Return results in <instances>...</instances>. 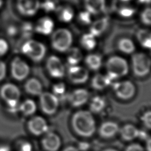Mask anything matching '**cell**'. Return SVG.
<instances>
[{
	"instance_id": "cell-10",
	"label": "cell",
	"mask_w": 151,
	"mask_h": 151,
	"mask_svg": "<svg viewBox=\"0 0 151 151\" xmlns=\"http://www.w3.org/2000/svg\"><path fill=\"white\" fill-rule=\"evenodd\" d=\"M27 127L29 132L36 136L42 135L48 131L47 123L41 116H34L32 117L28 122Z\"/></svg>"
},
{
	"instance_id": "cell-44",
	"label": "cell",
	"mask_w": 151,
	"mask_h": 151,
	"mask_svg": "<svg viewBox=\"0 0 151 151\" xmlns=\"http://www.w3.org/2000/svg\"><path fill=\"white\" fill-rule=\"evenodd\" d=\"M140 3L142 4H149L150 2V0H138Z\"/></svg>"
},
{
	"instance_id": "cell-43",
	"label": "cell",
	"mask_w": 151,
	"mask_h": 151,
	"mask_svg": "<svg viewBox=\"0 0 151 151\" xmlns=\"http://www.w3.org/2000/svg\"><path fill=\"white\" fill-rule=\"evenodd\" d=\"M147 147H146V149L147 150V151H150V139H149L147 140Z\"/></svg>"
},
{
	"instance_id": "cell-19",
	"label": "cell",
	"mask_w": 151,
	"mask_h": 151,
	"mask_svg": "<svg viewBox=\"0 0 151 151\" xmlns=\"http://www.w3.org/2000/svg\"><path fill=\"white\" fill-rule=\"evenodd\" d=\"M27 93L34 95L39 96L42 93V87L41 83L35 78H29L27 81L24 86Z\"/></svg>"
},
{
	"instance_id": "cell-39",
	"label": "cell",
	"mask_w": 151,
	"mask_h": 151,
	"mask_svg": "<svg viewBox=\"0 0 151 151\" xmlns=\"http://www.w3.org/2000/svg\"><path fill=\"white\" fill-rule=\"evenodd\" d=\"M18 151H32V146L28 142H22L18 146Z\"/></svg>"
},
{
	"instance_id": "cell-6",
	"label": "cell",
	"mask_w": 151,
	"mask_h": 151,
	"mask_svg": "<svg viewBox=\"0 0 151 151\" xmlns=\"http://www.w3.org/2000/svg\"><path fill=\"white\" fill-rule=\"evenodd\" d=\"M132 68L134 74L138 77H143L148 74L150 67V60L142 52L136 53L132 58Z\"/></svg>"
},
{
	"instance_id": "cell-42",
	"label": "cell",
	"mask_w": 151,
	"mask_h": 151,
	"mask_svg": "<svg viewBox=\"0 0 151 151\" xmlns=\"http://www.w3.org/2000/svg\"><path fill=\"white\" fill-rule=\"evenodd\" d=\"M0 151H10V148L8 146L2 145L0 146Z\"/></svg>"
},
{
	"instance_id": "cell-21",
	"label": "cell",
	"mask_w": 151,
	"mask_h": 151,
	"mask_svg": "<svg viewBox=\"0 0 151 151\" xmlns=\"http://www.w3.org/2000/svg\"><path fill=\"white\" fill-rule=\"evenodd\" d=\"M108 18H102L94 22L90 28V34L94 37L100 35L107 28L108 26Z\"/></svg>"
},
{
	"instance_id": "cell-26",
	"label": "cell",
	"mask_w": 151,
	"mask_h": 151,
	"mask_svg": "<svg viewBox=\"0 0 151 151\" xmlns=\"http://www.w3.org/2000/svg\"><path fill=\"white\" fill-rule=\"evenodd\" d=\"M37 109L35 103L31 100L27 99L25 100L22 103L19 105L18 110L21 111L22 114L25 116H30L33 114Z\"/></svg>"
},
{
	"instance_id": "cell-7",
	"label": "cell",
	"mask_w": 151,
	"mask_h": 151,
	"mask_svg": "<svg viewBox=\"0 0 151 151\" xmlns=\"http://www.w3.org/2000/svg\"><path fill=\"white\" fill-rule=\"evenodd\" d=\"M40 104L43 113L47 115H52L57 110L58 100L55 95L45 92L40 95Z\"/></svg>"
},
{
	"instance_id": "cell-27",
	"label": "cell",
	"mask_w": 151,
	"mask_h": 151,
	"mask_svg": "<svg viewBox=\"0 0 151 151\" xmlns=\"http://www.w3.org/2000/svg\"><path fill=\"white\" fill-rule=\"evenodd\" d=\"M86 64L89 68L93 70H97L101 65V58L97 54H90L85 60Z\"/></svg>"
},
{
	"instance_id": "cell-8",
	"label": "cell",
	"mask_w": 151,
	"mask_h": 151,
	"mask_svg": "<svg viewBox=\"0 0 151 151\" xmlns=\"http://www.w3.org/2000/svg\"><path fill=\"white\" fill-rule=\"evenodd\" d=\"M29 67L19 57L14 58L11 64V73L12 77L18 81L24 80L29 74Z\"/></svg>"
},
{
	"instance_id": "cell-45",
	"label": "cell",
	"mask_w": 151,
	"mask_h": 151,
	"mask_svg": "<svg viewBox=\"0 0 151 151\" xmlns=\"http://www.w3.org/2000/svg\"><path fill=\"white\" fill-rule=\"evenodd\" d=\"M103 151H118V150L115 149H113V148H107V149H105L104 150H103Z\"/></svg>"
},
{
	"instance_id": "cell-37",
	"label": "cell",
	"mask_w": 151,
	"mask_h": 151,
	"mask_svg": "<svg viewBox=\"0 0 151 151\" xmlns=\"http://www.w3.org/2000/svg\"><path fill=\"white\" fill-rule=\"evenodd\" d=\"M9 45L7 41L3 39L0 38V57L4 55L8 51Z\"/></svg>"
},
{
	"instance_id": "cell-47",
	"label": "cell",
	"mask_w": 151,
	"mask_h": 151,
	"mask_svg": "<svg viewBox=\"0 0 151 151\" xmlns=\"http://www.w3.org/2000/svg\"><path fill=\"white\" fill-rule=\"evenodd\" d=\"M121 1H122V2H128V1H129L130 0H120Z\"/></svg>"
},
{
	"instance_id": "cell-46",
	"label": "cell",
	"mask_w": 151,
	"mask_h": 151,
	"mask_svg": "<svg viewBox=\"0 0 151 151\" xmlns=\"http://www.w3.org/2000/svg\"><path fill=\"white\" fill-rule=\"evenodd\" d=\"M3 5V0H0V8Z\"/></svg>"
},
{
	"instance_id": "cell-11",
	"label": "cell",
	"mask_w": 151,
	"mask_h": 151,
	"mask_svg": "<svg viewBox=\"0 0 151 151\" xmlns=\"http://www.w3.org/2000/svg\"><path fill=\"white\" fill-rule=\"evenodd\" d=\"M41 145L45 151H58L61 147V140L57 133L48 132L43 136Z\"/></svg>"
},
{
	"instance_id": "cell-17",
	"label": "cell",
	"mask_w": 151,
	"mask_h": 151,
	"mask_svg": "<svg viewBox=\"0 0 151 151\" xmlns=\"http://www.w3.org/2000/svg\"><path fill=\"white\" fill-rule=\"evenodd\" d=\"M119 133L123 140L132 141L138 137L139 130L134 125L127 124L119 129Z\"/></svg>"
},
{
	"instance_id": "cell-35",
	"label": "cell",
	"mask_w": 151,
	"mask_h": 151,
	"mask_svg": "<svg viewBox=\"0 0 151 151\" xmlns=\"http://www.w3.org/2000/svg\"><path fill=\"white\" fill-rule=\"evenodd\" d=\"M52 90L55 95L62 96L65 91V86L64 83H59L54 85L52 87Z\"/></svg>"
},
{
	"instance_id": "cell-13",
	"label": "cell",
	"mask_w": 151,
	"mask_h": 151,
	"mask_svg": "<svg viewBox=\"0 0 151 151\" xmlns=\"http://www.w3.org/2000/svg\"><path fill=\"white\" fill-rule=\"evenodd\" d=\"M40 6L39 0H18L17 1L19 12L25 16H32L35 14Z\"/></svg>"
},
{
	"instance_id": "cell-33",
	"label": "cell",
	"mask_w": 151,
	"mask_h": 151,
	"mask_svg": "<svg viewBox=\"0 0 151 151\" xmlns=\"http://www.w3.org/2000/svg\"><path fill=\"white\" fill-rule=\"evenodd\" d=\"M118 12L123 17H129L133 15L135 11L133 8L129 6H122L119 8Z\"/></svg>"
},
{
	"instance_id": "cell-20",
	"label": "cell",
	"mask_w": 151,
	"mask_h": 151,
	"mask_svg": "<svg viewBox=\"0 0 151 151\" xmlns=\"http://www.w3.org/2000/svg\"><path fill=\"white\" fill-rule=\"evenodd\" d=\"M87 11L92 14H98L104 11L105 0H85Z\"/></svg>"
},
{
	"instance_id": "cell-30",
	"label": "cell",
	"mask_w": 151,
	"mask_h": 151,
	"mask_svg": "<svg viewBox=\"0 0 151 151\" xmlns=\"http://www.w3.org/2000/svg\"><path fill=\"white\" fill-rule=\"evenodd\" d=\"M80 42L82 47L87 50H93L96 45L94 37L90 33L84 34L81 38Z\"/></svg>"
},
{
	"instance_id": "cell-3",
	"label": "cell",
	"mask_w": 151,
	"mask_h": 151,
	"mask_svg": "<svg viewBox=\"0 0 151 151\" xmlns=\"http://www.w3.org/2000/svg\"><path fill=\"white\" fill-rule=\"evenodd\" d=\"M107 76L112 81L127 74L128 72V64L126 61L118 56L110 57L106 63Z\"/></svg>"
},
{
	"instance_id": "cell-5",
	"label": "cell",
	"mask_w": 151,
	"mask_h": 151,
	"mask_svg": "<svg viewBox=\"0 0 151 151\" xmlns=\"http://www.w3.org/2000/svg\"><path fill=\"white\" fill-rule=\"evenodd\" d=\"M21 51L24 54L35 62L40 61L45 56V45L35 40H28L22 45Z\"/></svg>"
},
{
	"instance_id": "cell-25",
	"label": "cell",
	"mask_w": 151,
	"mask_h": 151,
	"mask_svg": "<svg viewBox=\"0 0 151 151\" xmlns=\"http://www.w3.org/2000/svg\"><path fill=\"white\" fill-rule=\"evenodd\" d=\"M137 38L140 45L150 49L151 47V34L149 30L142 29L137 32Z\"/></svg>"
},
{
	"instance_id": "cell-29",
	"label": "cell",
	"mask_w": 151,
	"mask_h": 151,
	"mask_svg": "<svg viewBox=\"0 0 151 151\" xmlns=\"http://www.w3.org/2000/svg\"><path fill=\"white\" fill-rule=\"evenodd\" d=\"M118 48L122 52L124 53L131 54L134 51L135 46L133 42L130 39L124 38L119 41Z\"/></svg>"
},
{
	"instance_id": "cell-14",
	"label": "cell",
	"mask_w": 151,
	"mask_h": 151,
	"mask_svg": "<svg viewBox=\"0 0 151 151\" xmlns=\"http://www.w3.org/2000/svg\"><path fill=\"white\" fill-rule=\"evenodd\" d=\"M68 77L73 83L81 84L85 83L88 78V71L80 66H71L68 70Z\"/></svg>"
},
{
	"instance_id": "cell-24",
	"label": "cell",
	"mask_w": 151,
	"mask_h": 151,
	"mask_svg": "<svg viewBox=\"0 0 151 151\" xmlns=\"http://www.w3.org/2000/svg\"><path fill=\"white\" fill-rule=\"evenodd\" d=\"M58 19L64 22H68L72 20L74 17V11L70 6L60 7L57 9Z\"/></svg>"
},
{
	"instance_id": "cell-22",
	"label": "cell",
	"mask_w": 151,
	"mask_h": 151,
	"mask_svg": "<svg viewBox=\"0 0 151 151\" xmlns=\"http://www.w3.org/2000/svg\"><path fill=\"white\" fill-rule=\"evenodd\" d=\"M111 83V80L107 76L98 74L93 78L91 86L96 90H102L109 86Z\"/></svg>"
},
{
	"instance_id": "cell-38",
	"label": "cell",
	"mask_w": 151,
	"mask_h": 151,
	"mask_svg": "<svg viewBox=\"0 0 151 151\" xmlns=\"http://www.w3.org/2000/svg\"><path fill=\"white\" fill-rule=\"evenodd\" d=\"M125 151H144V148L140 144L133 143L127 146Z\"/></svg>"
},
{
	"instance_id": "cell-4",
	"label": "cell",
	"mask_w": 151,
	"mask_h": 151,
	"mask_svg": "<svg viewBox=\"0 0 151 151\" xmlns=\"http://www.w3.org/2000/svg\"><path fill=\"white\" fill-rule=\"evenodd\" d=\"M71 33L67 29H57L52 35L51 44L54 49L60 52L67 51L72 44Z\"/></svg>"
},
{
	"instance_id": "cell-16",
	"label": "cell",
	"mask_w": 151,
	"mask_h": 151,
	"mask_svg": "<svg viewBox=\"0 0 151 151\" xmlns=\"http://www.w3.org/2000/svg\"><path fill=\"white\" fill-rule=\"evenodd\" d=\"M88 96V93L86 90L83 88L77 89L70 94L69 100L73 106L78 107L87 102Z\"/></svg>"
},
{
	"instance_id": "cell-40",
	"label": "cell",
	"mask_w": 151,
	"mask_h": 151,
	"mask_svg": "<svg viewBox=\"0 0 151 151\" xmlns=\"http://www.w3.org/2000/svg\"><path fill=\"white\" fill-rule=\"evenodd\" d=\"M6 74V65L5 62L0 60V81L5 77Z\"/></svg>"
},
{
	"instance_id": "cell-15",
	"label": "cell",
	"mask_w": 151,
	"mask_h": 151,
	"mask_svg": "<svg viewBox=\"0 0 151 151\" xmlns=\"http://www.w3.org/2000/svg\"><path fill=\"white\" fill-rule=\"evenodd\" d=\"M119 131L118 124L113 122L108 121L103 123L99 129V135L103 139H111L114 137Z\"/></svg>"
},
{
	"instance_id": "cell-32",
	"label": "cell",
	"mask_w": 151,
	"mask_h": 151,
	"mask_svg": "<svg viewBox=\"0 0 151 151\" xmlns=\"http://www.w3.org/2000/svg\"><path fill=\"white\" fill-rule=\"evenodd\" d=\"M141 20L143 23L150 25L151 23V10L150 8H146L141 14Z\"/></svg>"
},
{
	"instance_id": "cell-41",
	"label": "cell",
	"mask_w": 151,
	"mask_h": 151,
	"mask_svg": "<svg viewBox=\"0 0 151 151\" xmlns=\"http://www.w3.org/2000/svg\"><path fill=\"white\" fill-rule=\"evenodd\" d=\"M62 151H79L77 147L74 146H68L65 147Z\"/></svg>"
},
{
	"instance_id": "cell-36",
	"label": "cell",
	"mask_w": 151,
	"mask_h": 151,
	"mask_svg": "<svg viewBox=\"0 0 151 151\" xmlns=\"http://www.w3.org/2000/svg\"><path fill=\"white\" fill-rule=\"evenodd\" d=\"M142 121L143 122L145 126L150 129L151 127V113L150 111L146 112L142 117Z\"/></svg>"
},
{
	"instance_id": "cell-9",
	"label": "cell",
	"mask_w": 151,
	"mask_h": 151,
	"mask_svg": "<svg viewBox=\"0 0 151 151\" xmlns=\"http://www.w3.org/2000/svg\"><path fill=\"white\" fill-rule=\"evenodd\" d=\"M113 90L116 96L123 100L132 98L135 93V87L129 81L115 83L113 85Z\"/></svg>"
},
{
	"instance_id": "cell-28",
	"label": "cell",
	"mask_w": 151,
	"mask_h": 151,
	"mask_svg": "<svg viewBox=\"0 0 151 151\" xmlns=\"http://www.w3.org/2000/svg\"><path fill=\"white\" fill-rule=\"evenodd\" d=\"M105 105L106 102L103 97L100 96H96L92 99L90 103V109L91 112L98 113L103 110Z\"/></svg>"
},
{
	"instance_id": "cell-2",
	"label": "cell",
	"mask_w": 151,
	"mask_h": 151,
	"mask_svg": "<svg viewBox=\"0 0 151 151\" xmlns=\"http://www.w3.org/2000/svg\"><path fill=\"white\" fill-rule=\"evenodd\" d=\"M0 95L9 108V110L15 112L18 110L21 92L18 87L12 83L4 84L0 90Z\"/></svg>"
},
{
	"instance_id": "cell-23",
	"label": "cell",
	"mask_w": 151,
	"mask_h": 151,
	"mask_svg": "<svg viewBox=\"0 0 151 151\" xmlns=\"http://www.w3.org/2000/svg\"><path fill=\"white\" fill-rule=\"evenodd\" d=\"M67 53V61L71 66L76 65L82 59L83 55L79 48L77 47L70 48Z\"/></svg>"
},
{
	"instance_id": "cell-31",
	"label": "cell",
	"mask_w": 151,
	"mask_h": 151,
	"mask_svg": "<svg viewBox=\"0 0 151 151\" xmlns=\"http://www.w3.org/2000/svg\"><path fill=\"white\" fill-rule=\"evenodd\" d=\"M45 11L49 12L52 11L57 8V3L53 0H46L40 6Z\"/></svg>"
},
{
	"instance_id": "cell-12",
	"label": "cell",
	"mask_w": 151,
	"mask_h": 151,
	"mask_svg": "<svg viewBox=\"0 0 151 151\" xmlns=\"http://www.w3.org/2000/svg\"><path fill=\"white\" fill-rule=\"evenodd\" d=\"M47 68L50 76L54 78H62L65 74L64 66L60 58L50 56L47 61Z\"/></svg>"
},
{
	"instance_id": "cell-34",
	"label": "cell",
	"mask_w": 151,
	"mask_h": 151,
	"mask_svg": "<svg viewBox=\"0 0 151 151\" xmlns=\"http://www.w3.org/2000/svg\"><path fill=\"white\" fill-rule=\"evenodd\" d=\"M90 14L87 11L81 12L78 15L79 21L84 24H89L91 21Z\"/></svg>"
},
{
	"instance_id": "cell-1",
	"label": "cell",
	"mask_w": 151,
	"mask_h": 151,
	"mask_svg": "<svg viewBox=\"0 0 151 151\" xmlns=\"http://www.w3.org/2000/svg\"><path fill=\"white\" fill-rule=\"evenodd\" d=\"M71 126L78 136L86 138L93 136L96 130L93 116L90 112L85 110H80L74 114L71 119Z\"/></svg>"
},
{
	"instance_id": "cell-18",
	"label": "cell",
	"mask_w": 151,
	"mask_h": 151,
	"mask_svg": "<svg viewBox=\"0 0 151 151\" xmlns=\"http://www.w3.org/2000/svg\"><path fill=\"white\" fill-rule=\"evenodd\" d=\"M54 22L49 17H45L39 19L35 26V31L43 35L50 34L54 28Z\"/></svg>"
}]
</instances>
